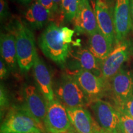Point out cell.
<instances>
[{
    "instance_id": "cell-1",
    "label": "cell",
    "mask_w": 133,
    "mask_h": 133,
    "mask_svg": "<svg viewBox=\"0 0 133 133\" xmlns=\"http://www.w3.org/2000/svg\"><path fill=\"white\" fill-rule=\"evenodd\" d=\"M75 30L51 22L38 39V45L48 59L63 65L65 64L71 52V44Z\"/></svg>"
},
{
    "instance_id": "cell-2",
    "label": "cell",
    "mask_w": 133,
    "mask_h": 133,
    "mask_svg": "<svg viewBox=\"0 0 133 133\" xmlns=\"http://www.w3.org/2000/svg\"><path fill=\"white\" fill-rule=\"evenodd\" d=\"M0 133H44L24 105L14 106L1 121Z\"/></svg>"
},
{
    "instance_id": "cell-3",
    "label": "cell",
    "mask_w": 133,
    "mask_h": 133,
    "mask_svg": "<svg viewBox=\"0 0 133 133\" xmlns=\"http://www.w3.org/2000/svg\"><path fill=\"white\" fill-rule=\"evenodd\" d=\"M17 62L22 71H27L33 66L37 56L34 35L30 28L21 22L14 27Z\"/></svg>"
},
{
    "instance_id": "cell-4",
    "label": "cell",
    "mask_w": 133,
    "mask_h": 133,
    "mask_svg": "<svg viewBox=\"0 0 133 133\" xmlns=\"http://www.w3.org/2000/svg\"><path fill=\"white\" fill-rule=\"evenodd\" d=\"M57 99L66 109L84 107L90 101L74 76L66 74L61 76L56 89Z\"/></svg>"
},
{
    "instance_id": "cell-5",
    "label": "cell",
    "mask_w": 133,
    "mask_h": 133,
    "mask_svg": "<svg viewBox=\"0 0 133 133\" xmlns=\"http://www.w3.org/2000/svg\"><path fill=\"white\" fill-rule=\"evenodd\" d=\"M69 74L74 76L90 102L94 100L101 99L109 88V81L91 71L78 69Z\"/></svg>"
},
{
    "instance_id": "cell-6",
    "label": "cell",
    "mask_w": 133,
    "mask_h": 133,
    "mask_svg": "<svg viewBox=\"0 0 133 133\" xmlns=\"http://www.w3.org/2000/svg\"><path fill=\"white\" fill-rule=\"evenodd\" d=\"M44 125L48 133H66L72 128L66 108L57 99L47 102Z\"/></svg>"
},
{
    "instance_id": "cell-7",
    "label": "cell",
    "mask_w": 133,
    "mask_h": 133,
    "mask_svg": "<svg viewBox=\"0 0 133 133\" xmlns=\"http://www.w3.org/2000/svg\"><path fill=\"white\" fill-rule=\"evenodd\" d=\"M132 46L129 41L124 40L116 43L109 56L101 63L102 76L109 81L118 72L121 66L129 58Z\"/></svg>"
},
{
    "instance_id": "cell-8",
    "label": "cell",
    "mask_w": 133,
    "mask_h": 133,
    "mask_svg": "<svg viewBox=\"0 0 133 133\" xmlns=\"http://www.w3.org/2000/svg\"><path fill=\"white\" fill-rule=\"evenodd\" d=\"M22 95L24 100L23 105L31 114L40 126L46 132L44 123L47 113V101L36 86L26 84L23 88Z\"/></svg>"
},
{
    "instance_id": "cell-9",
    "label": "cell",
    "mask_w": 133,
    "mask_h": 133,
    "mask_svg": "<svg viewBox=\"0 0 133 133\" xmlns=\"http://www.w3.org/2000/svg\"><path fill=\"white\" fill-rule=\"evenodd\" d=\"M89 106L99 127L119 132V112L116 107L101 99L91 101Z\"/></svg>"
},
{
    "instance_id": "cell-10",
    "label": "cell",
    "mask_w": 133,
    "mask_h": 133,
    "mask_svg": "<svg viewBox=\"0 0 133 133\" xmlns=\"http://www.w3.org/2000/svg\"><path fill=\"white\" fill-rule=\"evenodd\" d=\"M113 15L116 44L125 39L132 26L130 0H115Z\"/></svg>"
},
{
    "instance_id": "cell-11",
    "label": "cell",
    "mask_w": 133,
    "mask_h": 133,
    "mask_svg": "<svg viewBox=\"0 0 133 133\" xmlns=\"http://www.w3.org/2000/svg\"><path fill=\"white\" fill-rule=\"evenodd\" d=\"M116 106L125 102L132 96L133 75L128 70L121 69L109 81Z\"/></svg>"
},
{
    "instance_id": "cell-12",
    "label": "cell",
    "mask_w": 133,
    "mask_h": 133,
    "mask_svg": "<svg viewBox=\"0 0 133 133\" xmlns=\"http://www.w3.org/2000/svg\"><path fill=\"white\" fill-rule=\"evenodd\" d=\"M72 22L75 31L81 34L91 36L99 29L95 12L88 0H79L78 10Z\"/></svg>"
},
{
    "instance_id": "cell-13",
    "label": "cell",
    "mask_w": 133,
    "mask_h": 133,
    "mask_svg": "<svg viewBox=\"0 0 133 133\" xmlns=\"http://www.w3.org/2000/svg\"><path fill=\"white\" fill-rule=\"evenodd\" d=\"M94 12L97 19L98 29L105 36L112 45L115 42V31L114 15L109 4L105 0H96Z\"/></svg>"
},
{
    "instance_id": "cell-14",
    "label": "cell",
    "mask_w": 133,
    "mask_h": 133,
    "mask_svg": "<svg viewBox=\"0 0 133 133\" xmlns=\"http://www.w3.org/2000/svg\"><path fill=\"white\" fill-rule=\"evenodd\" d=\"M33 67V75L37 88L47 102L54 101L55 93L52 87L51 73L43 60L38 55Z\"/></svg>"
},
{
    "instance_id": "cell-15",
    "label": "cell",
    "mask_w": 133,
    "mask_h": 133,
    "mask_svg": "<svg viewBox=\"0 0 133 133\" xmlns=\"http://www.w3.org/2000/svg\"><path fill=\"white\" fill-rule=\"evenodd\" d=\"M71 126L77 133H94L96 122L84 107L66 109Z\"/></svg>"
},
{
    "instance_id": "cell-16",
    "label": "cell",
    "mask_w": 133,
    "mask_h": 133,
    "mask_svg": "<svg viewBox=\"0 0 133 133\" xmlns=\"http://www.w3.org/2000/svg\"><path fill=\"white\" fill-rule=\"evenodd\" d=\"M24 19L30 29L39 30L47 24L51 16L38 0H35L25 13Z\"/></svg>"
},
{
    "instance_id": "cell-17",
    "label": "cell",
    "mask_w": 133,
    "mask_h": 133,
    "mask_svg": "<svg viewBox=\"0 0 133 133\" xmlns=\"http://www.w3.org/2000/svg\"><path fill=\"white\" fill-rule=\"evenodd\" d=\"M1 57L4 60L11 71L17 69L18 65L16 38L11 33H1L0 37Z\"/></svg>"
},
{
    "instance_id": "cell-18",
    "label": "cell",
    "mask_w": 133,
    "mask_h": 133,
    "mask_svg": "<svg viewBox=\"0 0 133 133\" xmlns=\"http://www.w3.org/2000/svg\"><path fill=\"white\" fill-rule=\"evenodd\" d=\"M73 57L75 64L78 67L76 70H85L91 71L96 75L102 76L101 62L87 48H80L78 49L74 52Z\"/></svg>"
},
{
    "instance_id": "cell-19",
    "label": "cell",
    "mask_w": 133,
    "mask_h": 133,
    "mask_svg": "<svg viewBox=\"0 0 133 133\" xmlns=\"http://www.w3.org/2000/svg\"><path fill=\"white\" fill-rule=\"evenodd\" d=\"M88 49L101 63L112 52L113 45L98 29L94 34L89 36Z\"/></svg>"
},
{
    "instance_id": "cell-20",
    "label": "cell",
    "mask_w": 133,
    "mask_h": 133,
    "mask_svg": "<svg viewBox=\"0 0 133 133\" xmlns=\"http://www.w3.org/2000/svg\"><path fill=\"white\" fill-rule=\"evenodd\" d=\"M79 0H62L61 15L66 22H71L75 17L79 8Z\"/></svg>"
},
{
    "instance_id": "cell-21",
    "label": "cell",
    "mask_w": 133,
    "mask_h": 133,
    "mask_svg": "<svg viewBox=\"0 0 133 133\" xmlns=\"http://www.w3.org/2000/svg\"><path fill=\"white\" fill-rule=\"evenodd\" d=\"M119 132L133 133V118L119 111Z\"/></svg>"
},
{
    "instance_id": "cell-22",
    "label": "cell",
    "mask_w": 133,
    "mask_h": 133,
    "mask_svg": "<svg viewBox=\"0 0 133 133\" xmlns=\"http://www.w3.org/2000/svg\"><path fill=\"white\" fill-rule=\"evenodd\" d=\"M9 97L6 88L1 83L0 87V110H1V118L4 116L9 107Z\"/></svg>"
},
{
    "instance_id": "cell-23",
    "label": "cell",
    "mask_w": 133,
    "mask_h": 133,
    "mask_svg": "<svg viewBox=\"0 0 133 133\" xmlns=\"http://www.w3.org/2000/svg\"><path fill=\"white\" fill-rule=\"evenodd\" d=\"M116 109L133 118V96L126 100L125 102L116 106Z\"/></svg>"
},
{
    "instance_id": "cell-24",
    "label": "cell",
    "mask_w": 133,
    "mask_h": 133,
    "mask_svg": "<svg viewBox=\"0 0 133 133\" xmlns=\"http://www.w3.org/2000/svg\"><path fill=\"white\" fill-rule=\"evenodd\" d=\"M9 8L6 0H0V17L1 21H4L9 16Z\"/></svg>"
},
{
    "instance_id": "cell-25",
    "label": "cell",
    "mask_w": 133,
    "mask_h": 133,
    "mask_svg": "<svg viewBox=\"0 0 133 133\" xmlns=\"http://www.w3.org/2000/svg\"><path fill=\"white\" fill-rule=\"evenodd\" d=\"M9 69L4 61L1 57L0 59V78L1 79H4L8 76Z\"/></svg>"
},
{
    "instance_id": "cell-26",
    "label": "cell",
    "mask_w": 133,
    "mask_h": 133,
    "mask_svg": "<svg viewBox=\"0 0 133 133\" xmlns=\"http://www.w3.org/2000/svg\"><path fill=\"white\" fill-rule=\"evenodd\" d=\"M38 1L46 9H48L49 11L51 18H52L54 8V0H38Z\"/></svg>"
},
{
    "instance_id": "cell-27",
    "label": "cell",
    "mask_w": 133,
    "mask_h": 133,
    "mask_svg": "<svg viewBox=\"0 0 133 133\" xmlns=\"http://www.w3.org/2000/svg\"><path fill=\"white\" fill-rule=\"evenodd\" d=\"M62 0H54V14H53V17L55 16H57L60 14L61 15V7H62Z\"/></svg>"
},
{
    "instance_id": "cell-28",
    "label": "cell",
    "mask_w": 133,
    "mask_h": 133,
    "mask_svg": "<svg viewBox=\"0 0 133 133\" xmlns=\"http://www.w3.org/2000/svg\"><path fill=\"white\" fill-rule=\"evenodd\" d=\"M94 133H119L118 132H115V131H109L105 130V129L99 127V126L96 123H95V125H94Z\"/></svg>"
},
{
    "instance_id": "cell-29",
    "label": "cell",
    "mask_w": 133,
    "mask_h": 133,
    "mask_svg": "<svg viewBox=\"0 0 133 133\" xmlns=\"http://www.w3.org/2000/svg\"><path fill=\"white\" fill-rule=\"evenodd\" d=\"M33 0H19V1L21 2L22 4L26 5L29 4L30 3H31Z\"/></svg>"
},
{
    "instance_id": "cell-30",
    "label": "cell",
    "mask_w": 133,
    "mask_h": 133,
    "mask_svg": "<svg viewBox=\"0 0 133 133\" xmlns=\"http://www.w3.org/2000/svg\"><path fill=\"white\" fill-rule=\"evenodd\" d=\"M130 6H131V17H132V21L133 23V0H130Z\"/></svg>"
},
{
    "instance_id": "cell-31",
    "label": "cell",
    "mask_w": 133,
    "mask_h": 133,
    "mask_svg": "<svg viewBox=\"0 0 133 133\" xmlns=\"http://www.w3.org/2000/svg\"><path fill=\"white\" fill-rule=\"evenodd\" d=\"M66 133H77V132H76V131L74 130V129L73 128H71V129H70V130L69 132H66Z\"/></svg>"
},
{
    "instance_id": "cell-32",
    "label": "cell",
    "mask_w": 133,
    "mask_h": 133,
    "mask_svg": "<svg viewBox=\"0 0 133 133\" xmlns=\"http://www.w3.org/2000/svg\"><path fill=\"white\" fill-rule=\"evenodd\" d=\"M105 1H107V2L109 3V4H110V3H112L114 0H105Z\"/></svg>"
},
{
    "instance_id": "cell-33",
    "label": "cell",
    "mask_w": 133,
    "mask_h": 133,
    "mask_svg": "<svg viewBox=\"0 0 133 133\" xmlns=\"http://www.w3.org/2000/svg\"><path fill=\"white\" fill-rule=\"evenodd\" d=\"M88 1H96V0H88Z\"/></svg>"
},
{
    "instance_id": "cell-34",
    "label": "cell",
    "mask_w": 133,
    "mask_h": 133,
    "mask_svg": "<svg viewBox=\"0 0 133 133\" xmlns=\"http://www.w3.org/2000/svg\"><path fill=\"white\" fill-rule=\"evenodd\" d=\"M132 96H133V92H132Z\"/></svg>"
}]
</instances>
